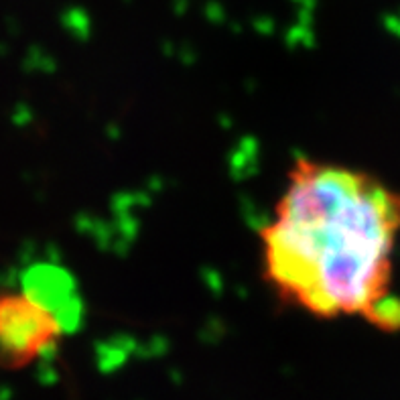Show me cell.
I'll return each instance as SVG.
<instances>
[{
  "instance_id": "6da1fadb",
  "label": "cell",
  "mask_w": 400,
  "mask_h": 400,
  "mask_svg": "<svg viewBox=\"0 0 400 400\" xmlns=\"http://www.w3.org/2000/svg\"><path fill=\"white\" fill-rule=\"evenodd\" d=\"M399 236L400 191L366 171L301 157L258 232L263 276L276 299L311 317L400 332Z\"/></svg>"
},
{
  "instance_id": "7a4b0ae2",
  "label": "cell",
  "mask_w": 400,
  "mask_h": 400,
  "mask_svg": "<svg viewBox=\"0 0 400 400\" xmlns=\"http://www.w3.org/2000/svg\"><path fill=\"white\" fill-rule=\"evenodd\" d=\"M66 332L64 315L37 291H0V368L17 372L45 360Z\"/></svg>"
}]
</instances>
